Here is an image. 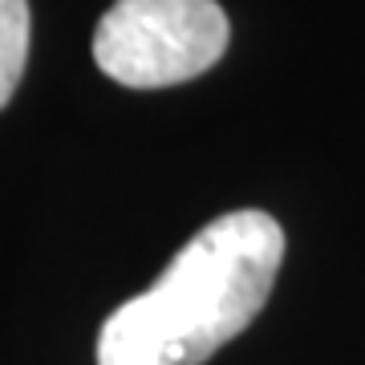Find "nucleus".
I'll return each mask as SVG.
<instances>
[{
    "label": "nucleus",
    "mask_w": 365,
    "mask_h": 365,
    "mask_svg": "<svg viewBox=\"0 0 365 365\" xmlns=\"http://www.w3.org/2000/svg\"><path fill=\"white\" fill-rule=\"evenodd\" d=\"M284 227L244 207L211 220L155 284L118 304L98 333V365H203L272 297Z\"/></svg>",
    "instance_id": "obj_1"
},
{
    "label": "nucleus",
    "mask_w": 365,
    "mask_h": 365,
    "mask_svg": "<svg viewBox=\"0 0 365 365\" xmlns=\"http://www.w3.org/2000/svg\"><path fill=\"white\" fill-rule=\"evenodd\" d=\"M215 0H114L93 33V61L130 90H163L207 73L227 49Z\"/></svg>",
    "instance_id": "obj_2"
},
{
    "label": "nucleus",
    "mask_w": 365,
    "mask_h": 365,
    "mask_svg": "<svg viewBox=\"0 0 365 365\" xmlns=\"http://www.w3.org/2000/svg\"><path fill=\"white\" fill-rule=\"evenodd\" d=\"M29 0H0V110L21 86L29 61Z\"/></svg>",
    "instance_id": "obj_3"
}]
</instances>
